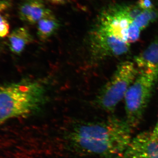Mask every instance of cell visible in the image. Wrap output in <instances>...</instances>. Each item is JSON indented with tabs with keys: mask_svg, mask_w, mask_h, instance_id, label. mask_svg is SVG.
<instances>
[{
	"mask_svg": "<svg viewBox=\"0 0 158 158\" xmlns=\"http://www.w3.org/2000/svg\"><path fill=\"white\" fill-rule=\"evenodd\" d=\"M8 39L10 51L17 55L21 54L34 40L30 31L25 27L14 29L8 35Z\"/></svg>",
	"mask_w": 158,
	"mask_h": 158,
	"instance_id": "10",
	"label": "cell"
},
{
	"mask_svg": "<svg viewBox=\"0 0 158 158\" xmlns=\"http://www.w3.org/2000/svg\"><path fill=\"white\" fill-rule=\"evenodd\" d=\"M11 0H0V38L8 36L10 25L6 17V12L11 7Z\"/></svg>",
	"mask_w": 158,
	"mask_h": 158,
	"instance_id": "12",
	"label": "cell"
},
{
	"mask_svg": "<svg viewBox=\"0 0 158 158\" xmlns=\"http://www.w3.org/2000/svg\"><path fill=\"white\" fill-rule=\"evenodd\" d=\"M132 23L122 6H112L102 11L92 29L127 43L128 31Z\"/></svg>",
	"mask_w": 158,
	"mask_h": 158,
	"instance_id": "5",
	"label": "cell"
},
{
	"mask_svg": "<svg viewBox=\"0 0 158 158\" xmlns=\"http://www.w3.org/2000/svg\"><path fill=\"white\" fill-rule=\"evenodd\" d=\"M45 93L41 83L29 79L0 85V127L34 113L44 102Z\"/></svg>",
	"mask_w": 158,
	"mask_h": 158,
	"instance_id": "2",
	"label": "cell"
},
{
	"mask_svg": "<svg viewBox=\"0 0 158 158\" xmlns=\"http://www.w3.org/2000/svg\"><path fill=\"white\" fill-rule=\"evenodd\" d=\"M135 64L139 73L151 77L156 81L158 77V39L135 57Z\"/></svg>",
	"mask_w": 158,
	"mask_h": 158,
	"instance_id": "8",
	"label": "cell"
},
{
	"mask_svg": "<svg viewBox=\"0 0 158 158\" xmlns=\"http://www.w3.org/2000/svg\"><path fill=\"white\" fill-rule=\"evenodd\" d=\"M50 11L43 0H23L19 6L18 13L22 21L34 24Z\"/></svg>",
	"mask_w": 158,
	"mask_h": 158,
	"instance_id": "9",
	"label": "cell"
},
{
	"mask_svg": "<svg viewBox=\"0 0 158 158\" xmlns=\"http://www.w3.org/2000/svg\"><path fill=\"white\" fill-rule=\"evenodd\" d=\"M136 5L142 10L154 9V6L151 0H138Z\"/></svg>",
	"mask_w": 158,
	"mask_h": 158,
	"instance_id": "15",
	"label": "cell"
},
{
	"mask_svg": "<svg viewBox=\"0 0 158 158\" xmlns=\"http://www.w3.org/2000/svg\"><path fill=\"white\" fill-rule=\"evenodd\" d=\"M37 34L39 39L45 40L53 35L59 29V20L52 11L37 22Z\"/></svg>",
	"mask_w": 158,
	"mask_h": 158,
	"instance_id": "11",
	"label": "cell"
},
{
	"mask_svg": "<svg viewBox=\"0 0 158 158\" xmlns=\"http://www.w3.org/2000/svg\"><path fill=\"white\" fill-rule=\"evenodd\" d=\"M91 53L97 59L117 57L127 53L130 44L91 29L89 36Z\"/></svg>",
	"mask_w": 158,
	"mask_h": 158,
	"instance_id": "6",
	"label": "cell"
},
{
	"mask_svg": "<svg viewBox=\"0 0 158 158\" xmlns=\"http://www.w3.org/2000/svg\"><path fill=\"white\" fill-rule=\"evenodd\" d=\"M158 18V12L154 9L143 10L133 21L132 23L137 26L141 31L147 27L150 23L156 20Z\"/></svg>",
	"mask_w": 158,
	"mask_h": 158,
	"instance_id": "13",
	"label": "cell"
},
{
	"mask_svg": "<svg viewBox=\"0 0 158 158\" xmlns=\"http://www.w3.org/2000/svg\"><path fill=\"white\" fill-rule=\"evenodd\" d=\"M151 138L153 140L158 138V118L154 128L151 132Z\"/></svg>",
	"mask_w": 158,
	"mask_h": 158,
	"instance_id": "16",
	"label": "cell"
},
{
	"mask_svg": "<svg viewBox=\"0 0 158 158\" xmlns=\"http://www.w3.org/2000/svg\"><path fill=\"white\" fill-rule=\"evenodd\" d=\"M139 74L134 62L124 61L117 66L110 81L102 88L97 103L103 110L113 112Z\"/></svg>",
	"mask_w": 158,
	"mask_h": 158,
	"instance_id": "3",
	"label": "cell"
},
{
	"mask_svg": "<svg viewBox=\"0 0 158 158\" xmlns=\"http://www.w3.org/2000/svg\"><path fill=\"white\" fill-rule=\"evenodd\" d=\"M151 77L139 73L124 97L126 120L132 128L141 122L156 83Z\"/></svg>",
	"mask_w": 158,
	"mask_h": 158,
	"instance_id": "4",
	"label": "cell"
},
{
	"mask_svg": "<svg viewBox=\"0 0 158 158\" xmlns=\"http://www.w3.org/2000/svg\"><path fill=\"white\" fill-rule=\"evenodd\" d=\"M50 3L54 5H59L65 2L66 0H47Z\"/></svg>",
	"mask_w": 158,
	"mask_h": 158,
	"instance_id": "17",
	"label": "cell"
},
{
	"mask_svg": "<svg viewBox=\"0 0 158 158\" xmlns=\"http://www.w3.org/2000/svg\"><path fill=\"white\" fill-rule=\"evenodd\" d=\"M132 130L126 120L111 117L74 125L63 138L77 153L109 158L123 155L132 139Z\"/></svg>",
	"mask_w": 158,
	"mask_h": 158,
	"instance_id": "1",
	"label": "cell"
},
{
	"mask_svg": "<svg viewBox=\"0 0 158 158\" xmlns=\"http://www.w3.org/2000/svg\"><path fill=\"white\" fill-rule=\"evenodd\" d=\"M141 31V29L131 23L128 31L127 43L136 42L140 38Z\"/></svg>",
	"mask_w": 158,
	"mask_h": 158,
	"instance_id": "14",
	"label": "cell"
},
{
	"mask_svg": "<svg viewBox=\"0 0 158 158\" xmlns=\"http://www.w3.org/2000/svg\"><path fill=\"white\" fill-rule=\"evenodd\" d=\"M123 158H158V138L152 139L150 131L138 134L132 139Z\"/></svg>",
	"mask_w": 158,
	"mask_h": 158,
	"instance_id": "7",
	"label": "cell"
}]
</instances>
